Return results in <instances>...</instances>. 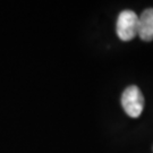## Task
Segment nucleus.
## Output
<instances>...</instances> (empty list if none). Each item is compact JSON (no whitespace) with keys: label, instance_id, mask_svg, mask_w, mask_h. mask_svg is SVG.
<instances>
[{"label":"nucleus","instance_id":"obj_1","mask_svg":"<svg viewBox=\"0 0 153 153\" xmlns=\"http://www.w3.org/2000/svg\"><path fill=\"white\" fill-rule=\"evenodd\" d=\"M121 105L129 117H140L144 109V97L141 90L135 85L125 88L121 95Z\"/></svg>","mask_w":153,"mask_h":153},{"label":"nucleus","instance_id":"obj_2","mask_svg":"<svg viewBox=\"0 0 153 153\" xmlns=\"http://www.w3.org/2000/svg\"><path fill=\"white\" fill-rule=\"evenodd\" d=\"M117 35L123 41H131L137 35L138 30V16L134 11H121L117 19Z\"/></svg>","mask_w":153,"mask_h":153},{"label":"nucleus","instance_id":"obj_3","mask_svg":"<svg viewBox=\"0 0 153 153\" xmlns=\"http://www.w3.org/2000/svg\"><path fill=\"white\" fill-rule=\"evenodd\" d=\"M137 35L143 41L153 40V8H148L138 16Z\"/></svg>","mask_w":153,"mask_h":153}]
</instances>
